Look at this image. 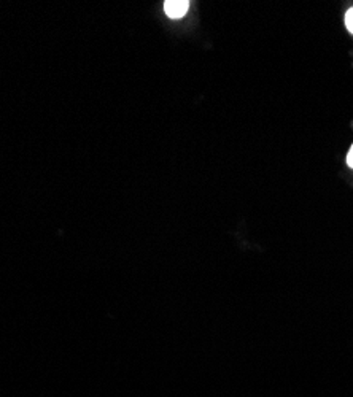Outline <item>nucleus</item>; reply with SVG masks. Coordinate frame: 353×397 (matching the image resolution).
Returning a JSON list of instances; mask_svg holds the SVG:
<instances>
[{
    "instance_id": "obj_1",
    "label": "nucleus",
    "mask_w": 353,
    "mask_h": 397,
    "mask_svg": "<svg viewBox=\"0 0 353 397\" xmlns=\"http://www.w3.org/2000/svg\"><path fill=\"white\" fill-rule=\"evenodd\" d=\"M188 10H189L188 0H167V2H164V12L172 19L183 18V16L188 13Z\"/></svg>"
},
{
    "instance_id": "obj_2",
    "label": "nucleus",
    "mask_w": 353,
    "mask_h": 397,
    "mask_svg": "<svg viewBox=\"0 0 353 397\" xmlns=\"http://www.w3.org/2000/svg\"><path fill=\"white\" fill-rule=\"evenodd\" d=\"M345 26H347V29H349L353 34V8H350L349 12L345 13Z\"/></svg>"
},
{
    "instance_id": "obj_3",
    "label": "nucleus",
    "mask_w": 353,
    "mask_h": 397,
    "mask_svg": "<svg viewBox=\"0 0 353 397\" xmlns=\"http://www.w3.org/2000/svg\"><path fill=\"white\" fill-rule=\"evenodd\" d=\"M347 164H349V167L353 168V145H352V148L349 151V155H347Z\"/></svg>"
}]
</instances>
